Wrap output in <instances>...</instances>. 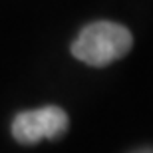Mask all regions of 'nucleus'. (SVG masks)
<instances>
[{
    "mask_svg": "<svg viewBox=\"0 0 153 153\" xmlns=\"http://www.w3.org/2000/svg\"><path fill=\"white\" fill-rule=\"evenodd\" d=\"M133 36L123 24L97 20L82 28L78 38L72 44V54L76 60L94 66L105 68L117 62L131 50Z\"/></svg>",
    "mask_w": 153,
    "mask_h": 153,
    "instance_id": "obj_1",
    "label": "nucleus"
},
{
    "mask_svg": "<svg viewBox=\"0 0 153 153\" xmlns=\"http://www.w3.org/2000/svg\"><path fill=\"white\" fill-rule=\"evenodd\" d=\"M70 129V117L60 105H44L20 111L12 121V135L20 145H36L42 139L58 141Z\"/></svg>",
    "mask_w": 153,
    "mask_h": 153,
    "instance_id": "obj_2",
    "label": "nucleus"
},
{
    "mask_svg": "<svg viewBox=\"0 0 153 153\" xmlns=\"http://www.w3.org/2000/svg\"><path fill=\"white\" fill-rule=\"evenodd\" d=\"M133 153H153V147H143V149H137Z\"/></svg>",
    "mask_w": 153,
    "mask_h": 153,
    "instance_id": "obj_3",
    "label": "nucleus"
}]
</instances>
